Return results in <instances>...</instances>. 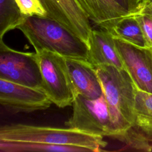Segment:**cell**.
<instances>
[{"label":"cell","instance_id":"6da1fadb","mask_svg":"<svg viewBox=\"0 0 152 152\" xmlns=\"http://www.w3.org/2000/svg\"><path fill=\"white\" fill-rule=\"evenodd\" d=\"M36 52L46 50L64 58L87 60L88 46L60 23L48 17L29 16L17 27Z\"/></svg>","mask_w":152,"mask_h":152},{"label":"cell","instance_id":"7a4b0ae2","mask_svg":"<svg viewBox=\"0 0 152 152\" xmlns=\"http://www.w3.org/2000/svg\"><path fill=\"white\" fill-rule=\"evenodd\" d=\"M72 106V116L65 122L66 127L113 138L132 127L109 105L103 94L97 99L77 95Z\"/></svg>","mask_w":152,"mask_h":152},{"label":"cell","instance_id":"3957f363","mask_svg":"<svg viewBox=\"0 0 152 152\" xmlns=\"http://www.w3.org/2000/svg\"><path fill=\"white\" fill-rule=\"evenodd\" d=\"M0 141L43 142L84 147L100 151L107 142L103 137L71 128H58L24 124H12L0 128Z\"/></svg>","mask_w":152,"mask_h":152},{"label":"cell","instance_id":"277c9868","mask_svg":"<svg viewBox=\"0 0 152 152\" xmlns=\"http://www.w3.org/2000/svg\"><path fill=\"white\" fill-rule=\"evenodd\" d=\"M109 105L132 126L135 125V86L125 69L111 65L94 66Z\"/></svg>","mask_w":152,"mask_h":152},{"label":"cell","instance_id":"5b68a950","mask_svg":"<svg viewBox=\"0 0 152 152\" xmlns=\"http://www.w3.org/2000/svg\"><path fill=\"white\" fill-rule=\"evenodd\" d=\"M37 55L43 90L59 107L71 106L76 97L64 56L46 50Z\"/></svg>","mask_w":152,"mask_h":152},{"label":"cell","instance_id":"8992f818","mask_svg":"<svg viewBox=\"0 0 152 152\" xmlns=\"http://www.w3.org/2000/svg\"><path fill=\"white\" fill-rule=\"evenodd\" d=\"M0 79L43 90L37 53L13 49L0 39Z\"/></svg>","mask_w":152,"mask_h":152},{"label":"cell","instance_id":"52a82bcc","mask_svg":"<svg viewBox=\"0 0 152 152\" xmlns=\"http://www.w3.org/2000/svg\"><path fill=\"white\" fill-rule=\"evenodd\" d=\"M116 48L135 86L152 93V48L138 47L114 36Z\"/></svg>","mask_w":152,"mask_h":152},{"label":"cell","instance_id":"ba28073f","mask_svg":"<svg viewBox=\"0 0 152 152\" xmlns=\"http://www.w3.org/2000/svg\"><path fill=\"white\" fill-rule=\"evenodd\" d=\"M52 103L41 89L0 79V103L10 112L43 110L49 108Z\"/></svg>","mask_w":152,"mask_h":152},{"label":"cell","instance_id":"9c48e42d","mask_svg":"<svg viewBox=\"0 0 152 152\" xmlns=\"http://www.w3.org/2000/svg\"><path fill=\"white\" fill-rule=\"evenodd\" d=\"M53 19L83 40L88 46L92 31L90 20L76 0H39Z\"/></svg>","mask_w":152,"mask_h":152},{"label":"cell","instance_id":"30bf717a","mask_svg":"<svg viewBox=\"0 0 152 152\" xmlns=\"http://www.w3.org/2000/svg\"><path fill=\"white\" fill-rule=\"evenodd\" d=\"M64 58L75 95L88 99L100 97L103 92L95 67L87 60Z\"/></svg>","mask_w":152,"mask_h":152},{"label":"cell","instance_id":"8fae6325","mask_svg":"<svg viewBox=\"0 0 152 152\" xmlns=\"http://www.w3.org/2000/svg\"><path fill=\"white\" fill-rule=\"evenodd\" d=\"M87 61L94 66L106 64L125 69L116 48L114 36L102 28L92 30Z\"/></svg>","mask_w":152,"mask_h":152},{"label":"cell","instance_id":"7c38bea8","mask_svg":"<svg viewBox=\"0 0 152 152\" xmlns=\"http://www.w3.org/2000/svg\"><path fill=\"white\" fill-rule=\"evenodd\" d=\"M90 21L111 32L122 18L131 16L114 0H76Z\"/></svg>","mask_w":152,"mask_h":152},{"label":"cell","instance_id":"4fadbf2b","mask_svg":"<svg viewBox=\"0 0 152 152\" xmlns=\"http://www.w3.org/2000/svg\"><path fill=\"white\" fill-rule=\"evenodd\" d=\"M135 125L150 140L152 138V93L135 86L134 99Z\"/></svg>","mask_w":152,"mask_h":152},{"label":"cell","instance_id":"5bb4252c","mask_svg":"<svg viewBox=\"0 0 152 152\" xmlns=\"http://www.w3.org/2000/svg\"><path fill=\"white\" fill-rule=\"evenodd\" d=\"M1 152H33V151H92L91 150L80 146L58 145L43 142L0 141Z\"/></svg>","mask_w":152,"mask_h":152},{"label":"cell","instance_id":"9a60e30c","mask_svg":"<svg viewBox=\"0 0 152 152\" xmlns=\"http://www.w3.org/2000/svg\"><path fill=\"white\" fill-rule=\"evenodd\" d=\"M110 33L115 37L133 45L147 47L141 27L134 15L128 16L121 20Z\"/></svg>","mask_w":152,"mask_h":152},{"label":"cell","instance_id":"2e32d148","mask_svg":"<svg viewBox=\"0 0 152 152\" xmlns=\"http://www.w3.org/2000/svg\"><path fill=\"white\" fill-rule=\"evenodd\" d=\"M26 18L15 0H0V39L8 31L17 28Z\"/></svg>","mask_w":152,"mask_h":152},{"label":"cell","instance_id":"e0dca14e","mask_svg":"<svg viewBox=\"0 0 152 152\" xmlns=\"http://www.w3.org/2000/svg\"><path fill=\"white\" fill-rule=\"evenodd\" d=\"M115 139L125 144V150L147 151L152 150V146L149 143L150 139L135 126L131 127L123 134L117 136Z\"/></svg>","mask_w":152,"mask_h":152},{"label":"cell","instance_id":"ac0fdd59","mask_svg":"<svg viewBox=\"0 0 152 152\" xmlns=\"http://www.w3.org/2000/svg\"><path fill=\"white\" fill-rule=\"evenodd\" d=\"M139 23L146 46L152 48V7H146L140 14L134 15Z\"/></svg>","mask_w":152,"mask_h":152},{"label":"cell","instance_id":"d6986e66","mask_svg":"<svg viewBox=\"0 0 152 152\" xmlns=\"http://www.w3.org/2000/svg\"><path fill=\"white\" fill-rule=\"evenodd\" d=\"M21 12L26 17H47V13L39 0H15Z\"/></svg>","mask_w":152,"mask_h":152},{"label":"cell","instance_id":"ffe728a7","mask_svg":"<svg viewBox=\"0 0 152 152\" xmlns=\"http://www.w3.org/2000/svg\"><path fill=\"white\" fill-rule=\"evenodd\" d=\"M129 15H135L142 11L144 6L141 0H114Z\"/></svg>","mask_w":152,"mask_h":152},{"label":"cell","instance_id":"44dd1931","mask_svg":"<svg viewBox=\"0 0 152 152\" xmlns=\"http://www.w3.org/2000/svg\"><path fill=\"white\" fill-rule=\"evenodd\" d=\"M144 6L146 7H152V0H141Z\"/></svg>","mask_w":152,"mask_h":152}]
</instances>
